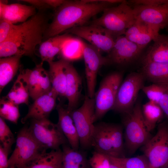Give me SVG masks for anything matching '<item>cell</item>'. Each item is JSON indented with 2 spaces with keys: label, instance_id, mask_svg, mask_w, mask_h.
I'll use <instances>...</instances> for the list:
<instances>
[{
  "label": "cell",
  "instance_id": "1",
  "mask_svg": "<svg viewBox=\"0 0 168 168\" xmlns=\"http://www.w3.org/2000/svg\"><path fill=\"white\" fill-rule=\"evenodd\" d=\"M114 4L113 0H66L56 9L43 41L73 27L86 25L91 18Z\"/></svg>",
  "mask_w": 168,
  "mask_h": 168
},
{
  "label": "cell",
  "instance_id": "2",
  "mask_svg": "<svg viewBox=\"0 0 168 168\" xmlns=\"http://www.w3.org/2000/svg\"><path fill=\"white\" fill-rule=\"evenodd\" d=\"M44 10H39L30 19L16 25L14 32L0 43V58L21 55L31 56L36 46L43 41L49 24V16Z\"/></svg>",
  "mask_w": 168,
  "mask_h": 168
},
{
  "label": "cell",
  "instance_id": "3",
  "mask_svg": "<svg viewBox=\"0 0 168 168\" xmlns=\"http://www.w3.org/2000/svg\"><path fill=\"white\" fill-rule=\"evenodd\" d=\"M99 17L90 24L99 25L107 30L114 39L124 35L136 21L134 10L128 1L124 0L117 6L106 8Z\"/></svg>",
  "mask_w": 168,
  "mask_h": 168
},
{
  "label": "cell",
  "instance_id": "4",
  "mask_svg": "<svg viewBox=\"0 0 168 168\" xmlns=\"http://www.w3.org/2000/svg\"><path fill=\"white\" fill-rule=\"evenodd\" d=\"M123 114L124 145L128 153L132 154L144 145L152 136L145 125L142 106L139 101L136 102L130 111Z\"/></svg>",
  "mask_w": 168,
  "mask_h": 168
},
{
  "label": "cell",
  "instance_id": "5",
  "mask_svg": "<svg viewBox=\"0 0 168 168\" xmlns=\"http://www.w3.org/2000/svg\"><path fill=\"white\" fill-rule=\"evenodd\" d=\"M28 129L35 141L44 149L56 150L68 142L58 125L48 118L31 119Z\"/></svg>",
  "mask_w": 168,
  "mask_h": 168
},
{
  "label": "cell",
  "instance_id": "6",
  "mask_svg": "<svg viewBox=\"0 0 168 168\" xmlns=\"http://www.w3.org/2000/svg\"><path fill=\"white\" fill-rule=\"evenodd\" d=\"M121 72H115L105 77L95 93V122L113 110L119 88L123 80Z\"/></svg>",
  "mask_w": 168,
  "mask_h": 168
},
{
  "label": "cell",
  "instance_id": "7",
  "mask_svg": "<svg viewBox=\"0 0 168 168\" xmlns=\"http://www.w3.org/2000/svg\"><path fill=\"white\" fill-rule=\"evenodd\" d=\"M16 146L8 160V167L24 168L30 162L45 151L30 133L28 126L23 127L18 132Z\"/></svg>",
  "mask_w": 168,
  "mask_h": 168
},
{
  "label": "cell",
  "instance_id": "8",
  "mask_svg": "<svg viewBox=\"0 0 168 168\" xmlns=\"http://www.w3.org/2000/svg\"><path fill=\"white\" fill-rule=\"evenodd\" d=\"M94 98L86 96L83 104L78 109L70 112L79 137L80 146L84 149L91 147L95 124Z\"/></svg>",
  "mask_w": 168,
  "mask_h": 168
},
{
  "label": "cell",
  "instance_id": "9",
  "mask_svg": "<svg viewBox=\"0 0 168 168\" xmlns=\"http://www.w3.org/2000/svg\"><path fill=\"white\" fill-rule=\"evenodd\" d=\"M142 150L151 168H166L168 164V124L158 126L156 134L143 146Z\"/></svg>",
  "mask_w": 168,
  "mask_h": 168
},
{
  "label": "cell",
  "instance_id": "10",
  "mask_svg": "<svg viewBox=\"0 0 168 168\" xmlns=\"http://www.w3.org/2000/svg\"><path fill=\"white\" fill-rule=\"evenodd\" d=\"M145 79L141 72L129 74L119 88L113 110L123 114L130 111L137 102L138 93L144 86Z\"/></svg>",
  "mask_w": 168,
  "mask_h": 168
},
{
  "label": "cell",
  "instance_id": "11",
  "mask_svg": "<svg viewBox=\"0 0 168 168\" xmlns=\"http://www.w3.org/2000/svg\"><path fill=\"white\" fill-rule=\"evenodd\" d=\"M131 6L136 20L146 24L156 33H159L160 29L168 28V0H162L153 5Z\"/></svg>",
  "mask_w": 168,
  "mask_h": 168
},
{
  "label": "cell",
  "instance_id": "12",
  "mask_svg": "<svg viewBox=\"0 0 168 168\" xmlns=\"http://www.w3.org/2000/svg\"><path fill=\"white\" fill-rule=\"evenodd\" d=\"M64 32L85 40L101 52L108 54L114 44L115 39L112 35L104 27L96 24L90 23L75 27Z\"/></svg>",
  "mask_w": 168,
  "mask_h": 168
},
{
  "label": "cell",
  "instance_id": "13",
  "mask_svg": "<svg viewBox=\"0 0 168 168\" xmlns=\"http://www.w3.org/2000/svg\"><path fill=\"white\" fill-rule=\"evenodd\" d=\"M82 44L88 96L94 98L98 71L102 66L110 63V62L107 56H102L97 48L83 40Z\"/></svg>",
  "mask_w": 168,
  "mask_h": 168
},
{
  "label": "cell",
  "instance_id": "14",
  "mask_svg": "<svg viewBox=\"0 0 168 168\" xmlns=\"http://www.w3.org/2000/svg\"><path fill=\"white\" fill-rule=\"evenodd\" d=\"M143 49L125 36L121 35L115 39L114 45L107 57L110 63L127 64L138 59Z\"/></svg>",
  "mask_w": 168,
  "mask_h": 168
},
{
  "label": "cell",
  "instance_id": "15",
  "mask_svg": "<svg viewBox=\"0 0 168 168\" xmlns=\"http://www.w3.org/2000/svg\"><path fill=\"white\" fill-rule=\"evenodd\" d=\"M43 63L41 62L32 69L20 71L27 82L30 97L34 100L52 88L48 71L43 67Z\"/></svg>",
  "mask_w": 168,
  "mask_h": 168
},
{
  "label": "cell",
  "instance_id": "16",
  "mask_svg": "<svg viewBox=\"0 0 168 168\" xmlns=\"http://www.w3.org/2000/svg\"><path fill=\"white\" fill-rule=\"evenodd\" d=\"M57 93L52 88L49 91L38 97L29 107L27 113L22 118L21 122L24 124L29 119H40L48 118L56 106Z\"/></svg>",
  "mask_w": 168,
  "mask_h": 168
},
{
  "label": "cell",
  "instance_id": "17",
  "mask_svg": "<svg viewBox=\"0 0 168 168\" xmlns=\"http://www.w3.org/2000/svg\"><path fill=\"white\" fill-rule=\"evenodd\" d=\"M36 8L19 3L8 4L6 1H0V19L15 24L24 22L36 13Z\"/></svg>",
  "mask_w": 168,
  "mask_h": 168
},
{
  "label": "cell",
  "instance_id": "18",
  "mask_svg": "<svg viewBox=\"0 0 168 168\" xmlns=\"http://www.w3.org/2000/svg\"><path fill=\"white\" fill-rule=\"evenodd\" d=\"M66 71L67 82L65 96L68 100L67 109L70 113L76 109L82 83L80 76L71 62L68 61Z\"/></svg>",
  "mask_w": 168,
  "mask_h": 168
},
{
  "label": "cell",
  "instance_id": "19",
  "mask_svg": "<svg viewBox=\"0 0 168 168\" xmlns=\"http://www.w3.org/2000/svg\"><path fill=\"white\" fill-rule=\"evenodd\" d=\"M58 115L57 124L67 138L70 146L73 149L78 150L80 146L77 131L70 113L67 107L61 104L56 106Z\"/></svg>",
  "mask_w": 168,
  "mask_h": 168
},
{
  "label": "cell",
  "instance_id": "20",
  "mask_svg": "<svg viewBox=\"0 0 168 168\" xmlns=\"http://www.w3.org/2000/svg\"><path fill=\"white\" fill-rule=\"evenodd\" d=\"M91 147L94 148L96 151L117 157L113 147L107 123L103 122L95 124Z\"/></svg>",
  "mask_w": 168,
  "mask_h": 168
},
{
  "label": "cell",
  "instance_id": "21",
  "mask_svg": "<svg viewBox=\"0 0 168 168\" xmlns=\"http://www.w3.org/2000/svg\"><path fill=\"white\" fill-rule=\"evenodd\" d=\"M68 62L61 59L48 63V72L52 88L60 96H65L67 82L66 68Z\"/></svg>",
  "mask_w": 168,
  "mask_h": 168
},
{
  "label": "cell",
  "instance_id": "22",
  "mask_svg": "<svg viewBox=\"0 0 168 168\" xmlns=\"http://www.w3.org/2000/svg\"><path fill=\"white\" fill-rule=\"evenodd\" d=\"M72 37L70 34L65 33L51 37L42 42L39 49L42 62L49 63L53 61L65 42Z\"/></svg>",
  "mask_w": 168,
  "mask_h": 168
},
{
  "label": "cell",
  "instance_id": "23",
  "mask_svg": "<svg viewBox=\"0 0 168 168\" xmlns=\"http://www.w3.org/2000/svg\"><path fill=\"white\" fill-rule=\"evenodd\" d=\"M142 58V62L168 63V34H159Z\"/></svg>",
  "mask_w": 168,
  "mask_h": 168
},
{
  "label": "cell",
  "instance_id": "24",
  "mask_svg": "<svg viewBox=\"0 0 168 168\" xmlns=\"http://www.w3.org/2000/svg\"><path fill=\"white\" fill-rule=\"evenodd\" d=\"M63 153L61 148L45 151L28 163L24 168H61Z\"/></svg>",
  "mask_w": 168,
  "mask_h": 168
},
{
  "label": "cell",
  "instance_id": "25",
  "mask_svg": "<svg viewBox=\"0 0 168 168\" xmlns=\"http://www.w3.org/2000/svg\"><path fill=\"white\" fill-rule=\"evenodd\" d=\"M22 56L15 55L0 59V92L13 79L20 66Z\"/></svg>",
  "mask_w": 168,
  "mask_h": 168
},
{
  "label": "cell",
  "instance_id": "26",
  "mask_svg": "<svg viewBox=\"0 0 168 168\" xmlns=\"http://www.w3.org/2000/svg\"><path fill=\"white\" fill-rule=\"evenodd\" d=\"M30 96L27 82L20 71L19 74L10 90L2 98L18 105L22 104L28 105Z\"/></svg>",
  "mask_w": 168,
  "mask_h": 168
},
{
  "label": "cell",
  "instance_id": "27",
  "mask_svg": "<svg viewBox=\"0 0 168 168\" xmlns=\"http://www.w3.org/2000/svg\"><path fill=\"white\" fill-rule=\"evenodd\" d=\"M62 147L63 158L61 168H87L88 162L86 154L74 150L69 144Z\"/></svg>",
  "mask_w": 168,
  "mask_h": 168
},
{
  "label": "cell",
  "instance_id": "28",
  "mask_svg": "<svg viewBox=\"0 0 168 168\" xmlns=\"http://www.w3.org/2000/svg\"><path fill=\"white\" fill-rule=\"evenodd\" d=\"M141 72L153 83L168 82V63L142 62Z\"/></svg>",
  "mask_w": 168,
  "mask_h": 168
},
{
  "label": "cell",
  "instance_id": "29",
  "mask_svg": "<svg viewBox=\"0 0 168 168\" xmlns=\"http://www.w3.org/2000/svg\"><path fill=\"white\" fill-rule=\"evenodd\" d=\"M142 112L146 127L150 132L162 118L163 112L158 104L151 101L142 105Z\"/></svg>",
  "mask_w": 168,
  "mask_h": 168
},
{
  "label": "cell",
  "instance_id": "30",
  "mask_svg": "<svg viewBox=\"0 0 168 168\" xmlns=\"http://www.w3.org/2000/svg\"><path fill=\"white\" fill-rule=\"evenodd\" d=\"M59 54L61 59L70 62L81 59L83 57L82 40L72 36L65 42Z\"/></svg>",
  "mask_w": 168,
  "mask_h": 168
},
{
  "label": "cell",
  "instance_id": "31",
  "mask_svg": "<svg viewBox=\"0 0 168 168\" xmlns=\"http://www.w3.org/2000/svg\"><path fill=\"white\" fill-rule=\"evenodd\" d=\"M107 125L113 147L117 157H125L122 126L118 124L109 123H107Z\"/></svg>",
  "mask_w": 168,
  "mask_h": 168
},
{
  "label": "cell",
  "instance_id": "32",
  "mask_svg": "<svg viewBox=\"0 0 168 168\" xmlns=\"http://www.w3.org/2000/svg\"><path fill=\"white\" fill-rule=\"evenodd\" d=\"M0 117L17 124L20 117L18 105L2 98L0 100Z\"/></svg>",
  "mask_w": 168,
  "mask_h": 168
},
{
  "label": "cell",
  "instance_id": "33",
  "mask_svg": "<svg viewBox=\"0 0 168 168\" xmlns=\"http://www.w3.org/2000/svg\"><path fill=\"white\" fill-rule=\"evenodd\" d=\"M168 90V82L153 83L148 86H144L142 90L149 101L158 104L162 96Z\"/></svg>",
  "mask_w": 168,
  "mask_h": 168
},
{
  "label": "cell",
  "instance_id": "34",
  "mask_svg": "<svg viewBox=\"0 0 168 168\" xmlns=\"http://www.w3.org/2000/svg\"><path fill=\"white\" fill-rule=\"evenodd\" d=\"M0 141L2 147L10 153L12 147L15 142L14 135L5 119L0 117Z\"/></svg>",
  "mask_w": 168,
  "mask_h": 168
},
{
  "label": "cell",
  "instance_id": "35",
  "mask_svg": "<svg viewBox=\"0 0 168 168\" xmlns=\"http://www.w3.org/2000/svg\"><path fill=\"white\" fill-rule=\"evenodd\" d=\"M124 168H151L149 161L144 155L132 157H117Z\"/></svg>",
  "mask_w": 168,
  "mask_h": 168
},
{
  "label": "cell",
  "instance_id": "36",
  "mask_svg": "<svg viewBox=\"0 0 168 168\" xmlns=\"http://www.w3.org/2000/svg\"><path fill=\"white\" fill-rule=\"evenodd\" d=\"M158 34L156 35L151 32H141L125 36L128 40L144 49Z\"/></svg>",
  "mask_w": 168,
  "mask_h": 168
},
{
  "label": "cell",
  "instance_id": "37",
  "mask_svg": "<svg viewBox=\"0 0 168 168\" xmlns=\"http://www.w3.org/2000/svg\"><path fill=\"white\" fill-rule=\"evenodd\" d=\"M88 162L91 168H110L109 156L95 151Z\"/></svg>",
  "mask_w": 168,
  "mask_h": 168
},
{
  "label": "cell",
  "instance_id": "38",
  "mask_svg": "<svg viewBox=\"0 0 168 168\" xmlns=\"http://www.w3.org/2000/svg\"><path fill=\"white\" fill-rule=\"evenodd\" d=\"M15 25L0 20V43L5 41L14 31Z\"/></svg>",
  "mask_w": 168,
  "mask_h": 168
},
{
  "label": "cell",
  "instance_id": "39",
  "mask_svg": "<svg viewBox=\"0 0 168 168\" xmlns=\"http://www.w3.org/2000/svg\"><path fill=\"white\" fill-rule=\"evenodd\" d=\"M10 153L0 145V168H8V156Z\"/></svg>",
  "mask_w": 168,
  "mask_h": 168
},
{
  "label": "cell",
  "instance_id": "40",
  "mask_svg": "<svg viewBox=\"0 0 168 168\" xmlns=\"http://www.w3.org/2000/svg\"><path fill=\"white\" fill-rule=\"evenodd\" d=\"M158 105L168 120V90L162 96Z\"/></svg>",
  "mask_w": 168,
  "mask_h": 168
},
{
  "label": "cell",
  "instance_id": "41",
  "mask_svg": "<svg viewBox=\"0 0 168 168\" xmlns=\"http://www.w3.org/2000/svg\"><path fill=\"white\" fill-rule=\"evenodd\" d=\"M21 1L29 3L39 9V10H44L49 7L45 3L44 0H23Z\"/></svg>",
  "mask_w": 168,
  "mask_h": 168
},
{
  "label": "cell",
  "instance_id": "42",
  "mask_svg": "<svg viewBox=\"0 0 168 168\" xmlns=\"http://www.w3.org/2000/svg\"><path fill=\"white\" fill-rule=\"evenodd\" d=\"M45 3L49 7L57 9L63 4L66 0H44Z\"/></svg>",
  "mask_w": 168,
  "mask_h": 168
},
{
  "label": "cell",
  "instance_id": "43",
  "mask_svg": "<svg viewBox=\"0 0 168 168\" xmlns=\"http://www.w3.org/2000/svg\"><path fill=\"white\" fill-rule=\"evenodd\" d=\"M109 156L110 161V168H124L117 157L110 156Z\"/></svg>",
  "mask_w": 168,
  "mask_h": 168
},
{
  "label": "cell",
  "instance_id": "44",
  "mask_svg": "<svg viewBox=\"0 0 168 168\" xmlns=\"http://www.w3.org/2000/svg\"><path fill=\"white\" fill-rule=\"evenodd\" d=\"M8 168H16L14 166H11L9 167Z\"/></svg>",
  "mask_w": 168,
  "mask_h": 168
},
{
  "label": "cell",
  "instance_id": "45",
  "mask_svg": "<svg viewBox=\"0 0 168 168\" xmlns=\"http://www.w3.org/2000/svg\"><path fill=\"white\" fill-rule=\"evenodd\" d=\"M87 168H91L90 167V166H89V164H88V165Z\"/></svg>",
  "mask_w": 168,
  "mask_h": 168
},
{
  "label": "cell",
  "instance_id": "46",
  "mask_svg": "<svg viewBox=\"0 0 168 168\" xmlns=\"http://www.w3.org/2000/svg\"><path fill=\"white\" fill-rule=\"evenodd\" d=\"M166 168H168V167H166Z\"/></svg>",
  "mask_w": 168,
  "mask_h": 168
}]
</instances>
